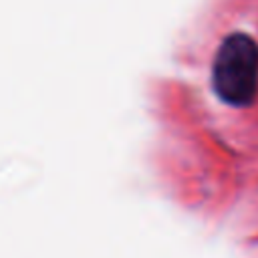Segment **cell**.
Here are the masks:
<instances>
[{
  "label": "cell",
  "mask_w": 258,
  "mask_h": 258,
  "mask_svg": "<svg viewBox=\"0 0 258 258\" xmlns=\"http://www.w3.org/2000/svg\"><path fill=\"white\" fill-rule=\"evenodd\" d=\"M216 95L232 105L246 107L258 91V44L244 32H234L222 40L212 67Z\"/></svg>",
  "instance_id": "obj_1"
}]
</instances>
